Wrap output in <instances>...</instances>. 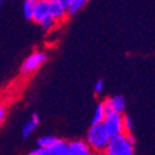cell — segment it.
Segmentation results:
<instances>
[{
	"label": "cell",
	"mask_w": 155,
	"mask_h": 155,
	"mask_svg": "<svg viewBox=\"0 0 155 155\" xmlns=\"http://www.w3.org/2000/svg\"><path fill=\"white\" fill-rule=\"evenodd\" d=\"M59 3L64 6V9L68 11L69 10V8L71 6V4H73V0H59Z\"/></svg>",
	"instance_id": "cell-19"
},
{
	"label": "cell",
	"mask_w": 155,
	"mask_h": 155,
	"mask_svg": "<svg viewBox=\"0 0 155 155\" xmlns=\"http://www.w3.org/2000/svg\"><path fill=\"white\" fill-rule=\"evenodd\" d=\"M26 155H37V153H36V150H33V151H31V153H28Z\"/></svg>",
	"instance_id": "cell-21"
},
{
	"label": "cell",
	"mask_w": 155,
	"mask_h": 155,
	"mask_svg": "<svg viewBox=\"0 0 155 155\" xmlns=\"http://www.w3.org/2000/svg\"><path fill=\"white\" fill-rule=\"evenodd\" d=\"M58 142H59V139L53 137V135H45V137H41L37 140V144L41 148H53Z\"/></svg>",
	"instance_id": "cell-12"
},
{
	"label": "cell",
	"mask_w": 155,
	"mask_h": 155,
	"mask_svg": "<svg viewBox=\"0 0 155 155\" xmlns=\"http://www.w3.org/2000/svg\"><path fill=\"white\" fill-rule=\"evenodd\" d=\"M89 2H90V0H73V4L69 8L68 14L69 15H75L76 12H79Z\"/></svg>",
	"instance_id": "cell-13"
},
{
	"label": "cell",
	"mask_w": 155,
	"mask_h": 155,
	"mask_svg": "<svg viewBox=\"0 0 155 155\" xmlns=\"http://www.w3.org/2000/svg\"><path fill=\"white\" fill-rule=\"evenodd\" d=\"M3 2H4V0H0V6H2V4H3Z\"/></svg>",
	"instance_id": "cell-23"
},
{
	"label": "cell",
	"mask_w": 155,
	"mask_h": 155,
	"mask_svg": "<svg viewBox=\"0 0 155 155\" xmlns=\"http://www.w3.org/2000/svg\"><path fill=\"white\" fill-rule=\"evenodd\" d=\"M107 155H134V143L128 138L127 133H121L110 138L105 150Z\"/></svg>",
	"instance_id": "cell-2"
},
{
	"label": "cell",
	"mask_w": 155,
	"mask_h": 155,
	"mask_svg": "<svg viewBox=\"0 0 155 155\" xmlns=\"http://www.w3.org/2000/svg\"><path fill=\"white\" fill-rule=\"evenodd\" d=\"M5 116H6V110L3 105H0V124H2L5 120Z\"/></svg>",
	"instance_id": "cell-18"
},
{
	"label": "cell",
	"mask_w": 155,
	"mask_h": 155,
	"mask_svg": "<svg viewBox=\"0 0 155 155\" xmlns=\"http://www.w3.org/2000/svg\"><path fill=\"white\" fill-rule=\"evenodd\" d=\"M102 124L105 126L107 133L111 135V137H113V135H117V134H121V133H124L123 113L114 112L112 110L107 111Z\"/></svg>",
	"instance_id": "cell-3"
},
{
	"label": "cell",
	"mask_w": 155,
	"mask_h": 155,
	"mask_svg": "<svg viewBox=\"0 0 155 155\" xmlns=\"http://www.w3.org/2000/svg\"><path fill=\"white\" fill-rule=\"evenodd\" d=\"M38 124H40V117H38L37 113H33L32 117L30 121H27L25 123V126L22 127V137L24 138H27L30 137V135L35 132V129L38 127Z\"/></svg>",
	"instance_id": "cell-9"
},
{
	"label": "cell",
	"mask_w": 155,
	"mask_h": 155,
	"mask_svg": "<svg viewBox=\"0 0 155 155\" xmlns=\"http://www.w3.org/2000/svg\"><path fill=\"white\" fill-rule=\"evenodd\" d=\"M51 15V5H49V0H38L37 5L35 8L33 12V18L32 21L36 24H40L43 18Z\"/></svg>",
	"instance_id": "cell-7"
},
{
	"label": "cell",
	"mask_w": 155,
	"mask_h": 155,
	"mask_svg": "<svg viewBox=\"0 0 155 155\" xmlns=\"http://www.w3.org/2000/svg\"><path fill=\"white\" fill-rule=\"evenodd\" d=\"M61 155H69V151L67 150V151H64V153H63V154H61Z\"/></svg>",
	"instance_id": "cell-22"
},
{
	"label": "cell",
	"mask_w": 155,
	"mask_h": 155,
	"mask_svg": "<svg viewBox=\"0 0 155 155\" xmlns=\"http://www.w3.org/2000/svg\"><path fill=\"white\" fill-rule=\"evenodd\" d=\"M104 106L106 112L107 111H114L118 113H123L126 110V99L122 95H117V96H112L110 99H106L104 101Z\"/></svg>",
	"instance_id": "cell-6"
},
{
	"label": "cell",
	"mask_w": 155,
	"mask_h": 155,
	"mask_svg": "<svg viewBox=\"0 0 155 155\" xmlns=\"http://www.w3.org/2000/svg\"><path fill=\"white\" fill-rule=\"evenodd\" d=\"M123 127H124V133H130L133 130V120L129 116H123Z\"/></svg>",
	"instance_id": "cell-15"
},
{
	"label": "cell",
	"mask_w": 155,
	"mask_h": 155,
	"mask_svg": "<svg viewBox=\"0 0 155 155\" xmlns=\"http://www.w3.org/2000/svg\"><path fill=\"white\" fill-rule=\"evenodd\" d=\"M105 116H106V110H105V106H104V102H102V104H99L97 106H96V110H95L94 116H92L91 124L102 123L104 120H105Z\"/></svg>",
	"instance_id": "cell-11"
},
{
	"label": "cell",
	"mask_w": 155,
	"mask_h": 155,
	"mask_svg": "<svg viewBox=\"0 0 155 155\" xmlns=\"http://www.w3.org/2000/svg\"><path fill=\"white\" fill-rule=\"evenodd\" d=\"M36 153H37V155H57L53 148H41V147H38Z\"/></svg>",
	"instance_id": "cell-16"
},
{
	"label": "cell",
	"mask_w": 155,
	"mask_h": 155,
	"mask_svg": "<svg viewBox=\"0 0 155 155\" xmlns=\"http://www.w3.org/2000/svg\"><path fill=\"white\" fill-rule=\"evenodd\" d=\"M57 24H58V22H57V21L54 20V18H53V17L49 15V16H47L46 18H43V20L40 22V26H41L43 30H47V31H48V30L53 28V27H54Z\"/></svg>",
	"instance_id": "cell-14"
},
{
	"label": "cell",
	"mask_w": 155,
	"mask_h": 155,
	"mask_svg": "<svg viewBox=\"0 0 155 155\" xmlns=\"http://www.w3.org/2000/svg\"><path fill=\"white\" fill-rule=\"evenodd\" d=\"M38 0H25L24 5H22V12L26 20H32L33 18V12H35V8L37 5Z\"/></svg>",
	"instance_id": "cell-10"
},
{
	"label": "cell",
	"mask_w": 155,
	"mask_h": 155,
	"mask_svg": "<svg viewBox=\"0 0 155 155\" xmlns=\"http://www.w3.org/2000/svg\"><path fill=\"white\" fill-rule=\"evenodd\" d=\"M95 155H107L105 151H97V153H96Z\"/></svg>",
	"instance_id": "cell-20"
},
{
	"label": "cell",
	"mask_w": 155,
	"mask_h": 155,
	"mask_svg": "<svg viewBox=\"0 0 155 155\" xmlns=\"http://www.w3.org/2000/svg\"><path fill=\"white\" fill-rule=\"evenodd\" d=\"M111 135L107 133L105 126L102 123L100 124H91L86 133V142L92 148L94 151H105Z\"/></svg>",
	"instance_id": "cell-1"
},
{
	"label": "cell",
	"mask_w": 155,
	"mask_h": 155,
	"mask_svg": "<svg viewBox=\"0 0 155 155\" xmlns=\"http://www.w3.org/2000/svg\"><path fill=\"white\" fill-rule=\"evenodd\" d=\"M49 5H51V16L54 18V20L57 22L64 20L68 11L59 3V0H49Z\"/></svg>",
	"instance_id": "cell-8"
},
{
	"label": "cell",
	"mask_w": 155,
	"mask_h": 155,
	"mask_svg": "<svg viewBox=\"0 0 155 155\" xmlns=\"http://www.w3.org/2000/svg\"><path fill=\"white\" fill-rule=\"evenodd\" d=\"M46 61H47V55L43 52L36 51L32 54H30L25 59V62L22 63L21 73L24 75H28V74H31V73L40 69L46 63Z\"/></svg>",
	"instance_id": "cell-4"
},
{
	"label": "cell",
	"mask_w": 155,
	"mask_h": 155,
	"mask_svg": "<svg viewBox=\"0 0 155 155\" xmlns=\"http://www.w3.org/2000/svg\"><path fill=\"white\" fill-rule=\"evenodd\" d=\"M69 155H95L92 148L84 140H74L68 145Z\"/></svg>",
	"instance_id": "cell-5"
},
{
	"label": "cell",
	"mask_w": 155,
	"mask_h": 155,
	"mask_svg": "<svg viewBox=\"0 0 155 155\" xmlns=\"http://www.w3.org/2000/svg\"><path fill=\"white\" fill-rule=\"evenodd\" d=\"M94 90H95V92H97V94H100V92L104 90V80H102V79H99L95 83Z\"/></svg>",
	"instance_id": "cell-17"
}]
</instances>
